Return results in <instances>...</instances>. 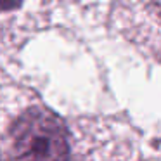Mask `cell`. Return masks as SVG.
<instances>
[{"instance_id":"3957f363","label":"cell","mask_w":161,"mask_h":161,"mask_svg":"<svg viewBox=\"0 0 161 161\" xmlns=\"http://www.w3.org/2000/svg\"><path fill=\"white\" fill-rule=\"evenodd\" d=\"M0 161H2V159H0Z\"/></svg>"},{"instance_id":"7a4b0ae2","label":"cell","mask_w":161,"mask_h":161,"mask_svg":"<svg viewBox=\"0 0 161 161\" xmlns=\"http://www.w3.org/2000/svg\"><path fill=\"white\" fill-rule=\"evenodd\" d=\"M23 4V0H0V11H11Z\"/></svg>"},{"instance_id":"6da1fadb","label":"cell","mask_w":161,"mask_h":161,"mask_svg":"<svg viewBox=\"0 0 161 161\" xmlns=\"http://www.w3.org/2000/svg\"><path fill=\"white\" fill-rule=\"evenodd\" d=\"M63 119L45 108H30L11 126L12 161H69Z\"/></svg>"}]
</instances>
